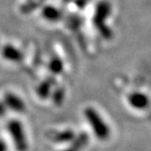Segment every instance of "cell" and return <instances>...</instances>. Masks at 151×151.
<instances>
[{
	"label": "cell",
	"mask_w": 151,
	"mask_h": 151,
	"mask_svg": "<svg viewBox=\"0 0 151 151\" xmlns=\"http://www.w3.org/2000/svg\"><path fill=\"white\" fill-rule=\"evenodd\" d=\"M52 99H53V102L57 106H60L62 105V103L64 102V99H65V91L63 88H58L55 90L54 94L52 95Z\"/></svg>",
	"instance_id": "obj_12"
},
{
	"label": "cell",
	"mask_w": 151,
	"mask_h": 151,
	"mask_svg": "<svg viewBox=\"0 0 151 151\" xmlns=\"http://www.w3.org/2000/svg\"><path fill=\"white\" fill-rule=\"evenodd\" d=\"M110 13V6L109 4L101 3L96 8V15L94 17V24L98 30L100 32L102 37L105 38H110L112 37L111 30L105 24V20L107 18Z\"/></svg>",
	"instance_id": "obj_3"
},
{
	"label": "cell",
	"mask_w": 151,
	"mask_h": 151,
	"mask_svg": "<svg viewBox=\"0 0 151 151\" xmlns=\"http://www.w3.org/2000/svg\"><path fill=\"white\" fill-rule=\"evenodd\" d=\"M88 142V135L85 132L80 133L77 137L72 140V144L68 148H66L63 151H80L83 147H86V145Z\"/></svg>",
	"instance_id": "obj_7"
},
{
	"label": "cell",
	"mask_w": 151,
	"mask_h": 151,
	"mask_svg": "<svg viewBox=\"0 0 151 151\" xmlns=\"http://www.w3.org/2000/svg\"><path fill=\"white\" fill-rule=\"evenodd\" d=\"M86 119L92 127L96 137L100 140H106L110 135V129L107 124L103 120L101 116L93 107H87L84 110Z\"/></svg>",
	"instance_id": "obj_1"
},
{
	"label": "cell",
	"mask_w": 151,
	"mask_h": 151,
	"mask_svg": "<svg viewBox=\"0 0 151 151\" xmlns=\"http://www.w3.org/2000/svg\"><path fill=\"white\" fill-rule=\"evenodd\" d=\"M6 113V107L4 106L3 104L0 103V116H2Z\"/></svg>",
	"instance_id": "obj_14"
},
{
	"label": "cell",
	"mask_w": 151,
	"mask_h": 151,
	"mask_svg": "<svg viewBox=\"0 0 151 151\" xmlns=\"http://www.w3.org/2000/svg\"><path fill=\"white\" fill-rule=\"evenodd\" d=\"M2 56L4 58L13 62H19L23 59L22 52L10 45H6L2 48Z\"/></svg>",
	"instance_id": "obj_6"
},
{
	"label": "cell",
	"mask_w": 151,
	"mask_h": 151,
	"mask_svg": "<svg viewBox=\"0 0 151 151\" xmlns=\"http://www.w3.org/2000/svg\"><path fill=\"white\" fill-rule=\"evenodd\" d=\"M8 132L13 138L15 147L17 151H27L28 147L27 139L24 131L23 125L17 119L10 120L7 124Z\"/></svg>",
	"instance_id": "obj_2"
},
{
	"label": "cell",
	"mask_w": 151,
	"mask_h": 151,
	"mask_svg": "<svg viewBox=\"0 0 151 151\" xmlns=\"http://www.w3.org/2000/svg\"><path fill=\"white\" fill-rule=\"evenodd\" d=\"M4 103L13 111L22 113L26 110V105L19 96L13 93H6L4 96Z\"/></svg>",
	"instance_id": "obj_4"
},
{
	"label": "cell",
	"mask_w": 151,
	"mask_h": 151,
	"mask_svg": "<svg viewBox=\"0 0 151 151\" xmlns=\"http://www.w3.org/2000/svg\"><path fill=\"white\" fill-rule=\"evenodd\" d=\"M75 137H76L75 133L72 130H70V129H68V130H64V131L54 133L50 137V138L55 142L62 143V142L72 141V140L75 138Z\"/></svg>",
	"instance_id": "obj_9"
},
{
	"label": "cell",
	"mask_w": 151,
	"mask_h": 151,
	"mask_svg": "<svg viewBox=\"0 0 151 151\" xmlns=\"http://www.w3.org/2000/svg\"><path fill=\"white\" fill-rule=\"evenodd\" d=\"M43 15L44 17L50 21H56L58 19H59L60 17V12L57 8H54L52 6H47L44 9L43 11Z\"/></svg>",
	"instance_id": "obj_11"
},
{
	"label": "cell",
	"mask_w": 151,
	"mask_h": 151,
	"mask_svg": "<svg viewBox=\"0 0 151 151\" xmlns=\"http://www.w3.org/2000/svg\"><path fill=\"white\" fill-rule=\"evenodd\" d=\"M7 147H6V143L4 141V140L0 139V151H6Z\"/></svg>",
	"instance_id": "obj_13"
},
{
	"label": "cell",
	"mask_w": 151,
	"mask_h": 151,
	"mask_svg": "<svg viewBox=\"0 0 151 151\" xmlns=\"http://www.w3.org/2000/svg\"><path fill=\"white\" fill-rule=\"evenodd\" d=\"M54 82L52 81V78H47V80L43 81L38 85V87L37 88V96L42 99H46L50 96L51 93V88Z\"/></svg>",
	"instance_id": "obj_8"
},
{
	"label": "cell",
	"mask_w": 151,
	"mask_h": 151,
	"mask_svg": "<svg viewBox=\"0 0 151 151\" xmlns=\"http://www.w3.org/2000/svg\"><path fill=\"white\" fill-rule=\"evenodd\" d=\"M48 68L49 70L55 75L60 74L64 68V65L61 59H59L58 58H53L48 65Z\"/></svg>",
	"instance_id": "obj_10"
},
{
	"label": "cell",
	"mask_w": 151,
	"mask_h": 151,
	"mask_svg": "<svg viewBox=\"0 0 151 151\" xmlns=\"http://www.w3.org/2000/svg\"><path fill=\"white\" fill-rule=\"evenodd\" d=\"M128 102L136 109H145L149 105V99L147 96L144 93L135 92L131 94L128 98Z\"/></svg>",
	"instance_id": "obj_5"
}]
</instances>
